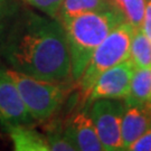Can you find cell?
<instances>
[{
  "label": "cell",
  "instance_id": "obj_1",
  "mask_svg": "<svg viewBox=\"0 0 151 151\" xmlns=\"http://www.w3.org/2000/svg\"><path fill=\"white\" fill-rule=\"evenodd\" d=\"M1 52L19 73L60 84L73 78L66 32L57 18L24 11L9 27Z\"/></svg>",
  "mask_w": 151,
  "mask_h": 151
},
{
  "label": "cell",
  "instance_id": "obj_2",
  "mask_svg": "<svg viewBox=\"0 0 151 151\" xmlns=\"http://www.w3.org/2000/svg\"><path fill=\"white\" fill-rule=\"evenodd\" d=\"M125 20L124 15L116 7L60 20L66 32L72 75L75 81H80L95 49L114 28Z\"/></svg>",
  "mask_w": 151,
  "mask_h": 151
},
{
  "label": "cell",
  "instance_id": "obj_3",
  "mask_svg": "<svg viewBox=\"0 0 151 151\" xmlns=\"http://www.w3.org/2000/svg\"><path fill=\"white\" fill-rule=\"evenodd\" d=\"M135 29L131 22L125 20L114 28L95 49L80 78L81 90L86 97L103 72L130 58L131 43Z\"/></svg>",
  "mask_w": 151,
  "mask_h": 151
},
{
  "label": "cell",
  "instance_id": "obj_4",
  "mask_svg": "<svg viewBox=\"0 0 151 151\" xmlns=\"http://www.w3.org/2000/svg\"><path fill=\"white\" fill-rule=\"evenodd\" d=\"M35 121L49 119L60 106L67 91L60 83L43 81L15 70H7Z\"/></svg>",
  "mask_w": 151,
  "mask_h": 151
},
{
  "label": "cell",
  "instance_id": "obj_5",
  "mask_svg": "<svg viewBox=\"0 0 151 151\" xmlns=\"http://www.w3.org/2000/svg\"><path fill=\"white\" fill-rule=\"evenodd\" d=\"M90 114L103 150H122V118L125 104L119 99H100L92 102Z\"/></svg>",
  "mask_w": 151,
  "mask_h": 151
},
{
  "label": "cell",
  "instance_id": "obj_6",
  "mask_svg": "<svg viewBox=\"0 0 151 151\" xmlns=\"http://www.w3.org/2000/svg\"><path fill=\"white\" fill-rule=\"evenodd\" d=\"M135 70L137 67L129 58L103 72L87 96L88 104L100 99L127 97Z\"/></svg>",
  "mask_w": 151,
  "mask_h": 151
},
{
  "label": "cell",
  "instance_id": "obj_7",
  "mask_svg": "<svg viewBox=\"0 0 151 151\" xmlns=\"http://www.w3.org/2000/svg\"><path fill=\"white\" fill-rule=\"evenodd\" d=\"M34 118L7 70L0 68V123L7 131L17 125H29Z\"/></svg>",
  "mask_w": 151,
  "mask_h": 151
},
{
  "label": "cell",
  "instance_id": "obj_8",
  "mask_svg": "<svg viewBox=\"0 0 151 151\" xmlns=\"http://www.w3.org/2000/svg\"><path fill=\"white\" fill-rule=\"evenodd\" d=\"M64 135L76 150L101 151L102 143L97 135L95 125L93 123L90 111L83 110L76 113L68 121L64 131Z\"/></svg>",
  "mask_w": 151,
  "mask_h": 151
},
{
  "label": "cell",
  "instance_id": "obj_9",
  "mask_svg": "<svg viewBox=\"0 0 151 151\" xmlns=\"http://www.w3.org/2000/svg\"><path fill=\"white\" fill-rule=\"evenodd\" d=\"M125 104L121 135L122 150H129L131 145L137 141L151 125V108L139 104Z\"/></svg>",
  "mask_w": 151,
  "mask_h": 151
},
{
  "label": "cell",
  "instance_id": "obj_10",
  "mask_svg": "<svg viewBox=\"0 0 151 151\" xmlns=\"http://www.w3.org/2000/svg\"><path fill=\"white\" fill-rule=\"evenodd\" d=\"M14 149L17 151H50L46 135L29 129L28 125H17L8 130Z\"/></svg>",
  "mask_w": 151,
  "mask_h": 151
},
{
  "label": "cell",
  "instance_id": "obj_11",
  "mask_svg": "<svg viewBox=\"0 0 151 151\" xmlns=\"http://www.w3.org/2000/svg\"><path fill=\"white\" fill-rule=\"evenodd\" d=\"M124 103L151 108V67L135 70L129 94L124 97Z\"/></svg>",
  "mask_w": 151,
  "mask_h": 151
},
{
  "label": "cell",
  "instance_id": "obj_12",
  "mask_svg": "<svg viewBox=\"0 0 151 151\" xmlns=\"http://www.w3.org/2000/svg\"><path fill=\"white\" fill-rule=\"evenodd\" d=\"M112 7L115 6L111 5L109 0H64L57 19L63 20L65 18L75 17L92 11L105 10Z\"/></svg>",
  "mask_w": 151,
  "mask_h": 151
},
{
  "label": "cell",
  "instance_id": "obj_13",
  "mask_svg": "<svg viewBox=\"0 0 151 151\" xmlns=\"http://www.w3.org/2000/svg\"><path fill=\"white\" fill-rule=\"evenodd\" d=\"M130 60L137 68L151 67V40L141 28H137L132 38Z\"/></svg>",
  "mask_w": 151,
  "mask_h": 151
},
{
  "label": "cell",
  "instance_id": "obj_14",
  "mask_svg": "<svg viewBox=\"0 0 151 151\" xmlns=\"http://www.w3.org/2000/svg\"><path fill=\"white\" fill-rule=\"evenodd\" d=\"M114 6L135 28H141L147 0H113Z\"/></svg>",
  "mask_w": 151,
  "mask_h": 151
},
{
  "label": "cell",
  "instance_id": "obj_15",
  "mask_svg": "<svg viewBox=\"0 0 151 151\" xmlns=\"http://www.w3.org/2000/svg\"><path fill=\"white\" fill-rule=\"evenodd\" d=\"M29 5L37 8L45 15L53 18H57L60 7L64 0H25Z\"/></svg>",
  "mask_w": 151,
  "mask_h": 151
},
{
  "label": "cell",
  "instance_id": "obj_16",
  "mask_svg": "<svg viewBox=\"0 0 151 151\" xmlns=\"http://www.w3.org/2000/svg\"><path fill=\"white\" fill-rule=\"evenodd\" d=\"M50 151H75V147L66 139L64 133L49 132L46 135Z\"/></svg>",
  "mask_w": 151,
  "mask_h": 151
},
{
  "label": "cell",
  "instance_id": "obj_17",
  "mask_svg": "<svg viewBox=\"0 0 151 151\" xmlns=\"http://www.w3.org/2000/svg\"><path fill=\"white\" fill-rule=\"evenodd\" d=\"M129 150L132 151H151V125L137 141H134Z\"/></svg>",
  "mask_w": 151,
  "mask_h": 151
},
{
  "label": "cell",
  "instance_id": "obj_18",
  "mask_svg": "<svg viewBox=\"0 0 151 151\" xmlns=\"http://www.w3.org/2000/svg\"><path fill=\"white\" fill-rule=\"evenodd\" d=\"M141 29L146 34L147 37L151 40V0L147 1L146 10H145V16H143Z\"/></svg>",
  "mask_w": 151,
  "mask_h": 151
},
{
  "label": "cell",
  "instance_id": "obj_19",
  "mask_svg": "<svg viewBox=\"0 0 151 151\" xmlns=\"http://www.w3.org/2000/svg\"><path fill=\"white\" fill-rule=\"evenodd\" d=\"M10 4L8 0H0V30H2L5 22L8 20L9 15L15 10L14 8H10Z\"/></svg>",
  "mask_w": 151,
  "mask_h": 151
},
{
  "label": "cell",
  "instance_id": "obj_20",
  "mask_svg": "<svg viewBox=\"0 0 151 151\" xmlns=\"http://www.w3.org/2000/svg\"><path fill=\"white\" fill-rule=\"evenodd\" d=\"M147 1H150V0H147Z\"/></svg>",
  "mask_w": 151,
  "mask_h": 151
}]
</instances>
